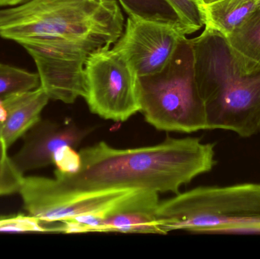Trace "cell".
<instances>
[{
  "instance_id": "6da1fadb",
  "label": "cell",
  "mask_w": 260,
  "mask_h": 259,
  "mask_svg": "<svg viewBox=\"0 0 260 259\" xmlns=\"http://www.w3.org/2000/svg\"><path fill=\"white\" fill-rule=\"evenodd\" d=\"M123 29L116 0H29L0 10V36L25 49L50 99L65 103L85 97L88 58Z\"/></svg>"
},
{
  "instance_id": "7a4b0ae2",
  "label": "cell",
  "mask_w": 260,
  "mask_h": 259,
  "mask_svg": "<svg viewBox=\"0 0 260 259\" xmlns=\"http://www.w3.org/2000/svg\"><path fill=\"white\" fill-rule=\"evenodd\" d=\"M79 154L82 164L76 173L54 172L56 179L79 191L137 189L177 195L182 186L216 164L215 145L189 137L129 149L101 141Z\"/></svg>"
},
{
  "instance_id": "3957f363",
  "label": "cell",
  "mask_w": 260,
  "mask_h": 259,
  "mask_svg": "<svg viewBox=\"0 0 260 259\" xmlns=\"http://www.w3.org/2000/svg\"><path fill=\"white\" fill-rule=\"evenodd\" d=\"M191 42L208 129L231 131L241 138L259 134L260 73L241 71L225 36L208 26Z\"/></svg>"
},
{
  "instance_id": "277c9868",
  "label": "cell",
  "mask_w": 260,
  "mask_h": 259,
  "mask_svg": "<svg viewBox=\"0 0 260 259\" xmlns=\"http://www.w3.org/2000/svg\"><path fill=\"white\" fill-rule=\"evenodd\" d=\"M167 234H260V183L201 187L159 203L155 212Z\"/></svg>"
},
{
  "instance_id": "5b68a950",
  "label": "cell",
  "mask_w": 260,
  "mask_h": 259,
  "mask_svg": "<svg viewBox=\"0 0 260 259\" xmlns=\"http://www.w3.org/2000/svg\"><path fill=\"white\" fill-rule=\"evenodd\" d=\"M140 110L158 130L192 133L208 129L206 106L197 88L191 39L180 41L159 72L139 77Z\"/></svg>"
},
{
  "instance_id": "8992f818",
  "label": "cell",
  "mask_w": 260,
  "mask_h": 259,
  "mask_svg": "<svg viewBox=\"0 0 260 259\" xmlns=\"http://www.w3.org/2000/svg\"><path fill=\"white\" fill-rule=\"evenodd\" d=\"M86 94L91 113L105 120L125 122L140 110L139 77L118 49L93 53L85 67Z\"/></svg>"
},
{
  "instance_id": "52a82bcc",
  "label": "cell",
  "mask_w": 260,
  "mask_h": 259,
  "mask_svg": "<svg viewBox=\"0 0 260 259\" xmlns=\"http://www.w3.org/2000/svg\"><path fill=\"white\" fill-rule=\"evenodd\" d=\"M136 190L79 191L69 188L56 177L27 176L23 179L19 193L29 214L50 225L85 214L105 217Z\"/></svg>"
},
{
  "instance_id": "ba28073f",
  "label": "cell",
  "mask_w": 260,
  "mask_h": 259,
  "mask_svg": "<svg viewBox=\"0 0 260 259\" xmlns=\"http://www.w3.org/2000/svg\"><path fill=\"white\" fill-rule=\"evenodd\" d=\"M187 34L182 25L129 16L114 47L126 56L139 77H142L164 69Z\"/></svg>"
},
{
  "instance_id": "9c48e42d",
  "label": "cell",
  "mask_w": 260,
  "mask_h": 259,
  "mask_svg": "<svg viewBox=\"0 0 260 259\" xmlns=\"http://www.w3.org/2000/svg\"><path fill=\"white\" fill-rule=\"evenodd\" d=\"M92 130L82 129L72 120L57 123L41 119L26 132L22 147L11 160L22 174L44 168L53 164L57 149L64 145L76 149Z\"/></svg>"
},
{
  "instance_id": "30bf717a",
  "label": "cell",
  "mask_w": 260,
  "mask_h": 259,
  "mask_svg": "<svg viewBox=\"0 0 260 259\" xmlns=\"http://www.w3.org/2000/svg\"><path fill=\"white\" fill-rule=\"evenodd\" d=\"M159 203L158 193L135 190L117 209L102 218L95 219L93 232L164 235L156 219Z\"/></svg>"
},
{
  "instance_id": "8fae6325",
  "label": "cell",
  "mask_w": 260,
  "mask_h": 259,
  "mask_svg": "<svg viewBox=\"0 0 260 259\" xmlns=\"http://www.w3.org/2000/svg\"><path fill=\"white\" fill-rule=\"evenodd\" d=\"M1 100L7 111V118L0 124V138L9 149L41 120V112L50 97L40 86L11 94Z\"/></svg>"
},
{
  "instance_id": "7c38bea8",
  "label": "cell",
  "mask_w": 260,
  "mask_h": 259,
  "mask_svg": "<svg viewBox=\"0 0 260 259\" xmlns=\"http://www.w3.org/2000/svg\"><path fill=\"white\" fill-rule=\"evenodd\" d=\"M225 38L240 69L246 74L260 73V6Z\"/></svg>"
},
{
  "instance_id": "4fadbf2b",
  "label": "cell",
  "mask_w": 260,
  "mask_h": 259,
  "mask_svg": "<svg viewBox=\"0 0 260 259\" xmlns=\"http://www.w3.org/2000/svg\"><path fill=\"white\" fill-rule=\"evenodd\" d=\"M257 7L256 0H218L204 5L205 26L227 38L244 24Z\"/></svg>"
},
{
  "instance_id": "5bb4252c",
  "label": "cell",
  "mask_w": 260,
  "mask_h": 259,
  "mask_svg": "<svg viewBox=\"0 0 260 259\" xmlns=\"http://www.w3.org/2000/svg\"><path fill=\"white\" fill-rule=\"evenodd\" d=\"M119 2L129 16L183 26L178 15L166 0H119Z\"/></svg>"
},
{
  "instance_id": "9a60e30c",
  "label": "cell",
  "mask_w": 260,
  "mask_h": 259,
  "mask_svg": "<svg viewBox=\"0 0 260 259\" xmlns=\"http://www.w3.org/2000/svg\"><path fill=\"white\" fill-rule=\"evenodd\" d=\"M41 86L39 75L0 63V99Z\"/></svg>"
},
{
  "instance_id": "2e32d148",
  "label": "cell",
  "mask_w": 260,
  "mask_h": 259,
  "mask_svg": "<svg viewBox=\"0 0 260 259\" xmlns=\"http://www.w3.org/2000/svg\"><path fill=\"white\" fill-rule=\"evenodd\" d=\"M180 18L188 34L206 24L204 8L200 0H166Z\"/></svg>"
},
{
  "instance_id": "e0dca14e",
  "label": "cell",
  "mask_w": 260,
  "mask_h": 259,
  "mask_svg": "<svg viewBox=\"0 0 260 259\" xmlns=\"http://www.w3.org/2000/svg\"><path fill=\"white\" fill-rule=\"evenodd\" d=\"M0 232L54 233L53 228L34 216L18 214L0 216Z\"/></svg>"
},
{
  "instance_id": "ac0fdd59",
  "label": "cell",
  "mask_w": 260,
  "mask_h": 259,
  "mask_svg": "<svg viewBox=\"0 0 260 259\" xmlns=\"http://www.w3.org/2000/svg\"><path fill=\"white\" fill-rule=\"evenodd\" d=\"M24 174L14 165L9 156L0 160V196L19 193Z\"/></svg>"
},
{
  "instance_id": "d6986e66",
  "label": "cell",
  "mask_w": 260,
  "mask_h": 259,
  "mask_svg": "<svg viewBox=\"0 0 260 259\" xmlns=\"http://www.w3.org/2000/svg\"><path fill=\"white\" fill-rule=\"evenodd\" d=\"M75 147L70 145H64L55 152L53 158V164L56 170L66 173H76L82 164L79 152L75 150Z\"/></svg>"
},
{
  "instance_id": "ffe728a7",
  "label": "cell",
  "mask_w": 260,
  "mask_h": 259,
  "mask_svg": "<svg viewBox=\"0 0 260 259\" xmlns=\"http://www.w3.org/2000/svg\"><path fill=\"white\" fill-rule=\"evenodd\" d=\"M27 1L29 0H0V7H12Z\"/></svg>"
},
{
  "instance_id": "44dd1931",
  "label": "cell",
  "mask_w": 260,
  "mask_h": 259,
  "mask_svg": "<svg viewBox=\"0 0 260 259\" xmlns=\"http://www.w3.org/2000/svg\"><path fill=\"white\" fill-rule=\"evenodd\" d=\"M6 118H7V111L0 99V124H3L6 121Z\"/></svg>"
},
{
  "instance_id": "7402d4cb",
  "label": "cell",
  "mask_w": 260,
  "mask_h": 259,
  "mask_svg": "<svg viewBox=\"0 0 260 259\" xmlns=\"http://www.w3.org/2000/svg\"><path fill=\"white\" fill-rule=\"evenodd\" d=\"M7 147H6L5 143L3 142V140L0 138V160L7 158Z\"/></svg>"
},
{
  "instance_id": "603a6c76",
  "label": "cell",
  "mask_w": 260,
  "mask_h": 259,
  "mask_svg": "<svg viewBox=\"0 0 260 259\" xmlns=\"http://www.w3.org/2000/svg\"><path fill=\"white\" fill-rule=\"evenodd\" d=\"M201 1L202 4L204 6V5L209 4V3H213V2L218 1V0H200Z\"/></svg>"
},
{
  "instance_id": "cb8c5ba5",
  "label": "cell",
  "mask_w": 260,
  "mask_h": 259,
  "mask_svg": "<svg viewBox=\"0 0 260 259\" xmlns=\"http://www.w3.org/2000/svg\"><path fill=\"white\" fill-rule=\"evenodd\" d=\"M256 3H257L258 6H260V0H256Z\"/></svg>"
}]
</instances>
